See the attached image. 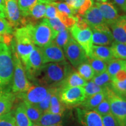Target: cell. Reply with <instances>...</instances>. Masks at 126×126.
I'll list each match as a JSON object with an SVG mask.
<instances>
[{
	"label": "cell",
	"mask_w": 126,
	"mask_h": 126,
	"mask_svg": "<svg viewBox=\"0 0 126 126\" xmlns=\"http://www.w3.org/2000/svg\"><path fill=\"white\" fill-rule=\"evenodd\" d=\"M73 71L67 61L43 64L33 81L47 88H61L67 77Z\"/></svg>",
	"instance_id": "1"
},
{
	"label": "cell",
	"mask_w": 126,
	"mask_h": 126,
	"mask_svg": "<svg viewBox=\"0 0 126 126\" xmlns=\"http://www.w3.org/2000/svg\"><path fill=\"white\" fill-rule=\"evenodd\" d=\"M14 62L8 46L0 43V96L12 92Z\"/></svg>",
	"instance_id": "2"
},
{
	"label": "cell",
	"mask_w": 126,
	"mask_h": 126,
	"mask_svg": "<svg viewBox=\"0 0 126 126\" xmlns=\"http://www.w3.org/2000/svg\"><path fill=\"white\" fill-rule=\"evenodd\" d=\"M14 36L15 39H12L11 45L13 46L22 62L25 65L35 47L32 40L28 25L17 28L14 32Z\"/></svg>",
	"instance_id": "3"
},
{
	"label": "cell",
	"mask_w": 126,
	"mask_h": 126,
	"mask_svg": "<svg viewBox=\"0 0 126 126\" xmlns=\"http://www.w3.org/2000/svg\"><path fill=\"white\" fill-rule=\"evenodd\" d=\"M30 34L34 45L43 47L56 38L57 32L52 29L45 18L37 24H28Z\"/></svg>",
	"instance_id": "4"
},
{
	"label": "cell",
	"mask_w": 126,
	"mask_h": 126,
	"mask_svg": "<svg viewBox=\"0 0 126 126\" xmlns=\"http://www.w3.org/2000/svg\"><path fill=\"white\" fill-rule=\"evenodd\" d=\"M11 47L14 62L12 92L14 94H20L27 91L32 86V84L28 80L21 60L13 46L11 45Z\"/></svg>",
	"instance_id": "5"
},
{
	"label": "cell",
	"mask_w": 126,
	"mask_h": 126,
	"mask_svg": "<svg viewBox=\"0 0 126 126\" xmlns=\"http://www.w3.org/2000/svg\"><path fill=\"white\" fill-rule=\"evenodd\" d=\"M106 98L110 103L111 114L120 126H126V100L113 90L111 87L104 89Z\"/></svg>",
	"instance_id": "6"
},
{
	"label": "cell",
	"mask_w": 126,
	"mask_h": 126,
	"mask_svg": "<svg viewBox=\"0 0 126 126\" xmlns=\"http://www.w3.org/2000/svg\"><path fill=\"white\" fill-rule=\"evenodd\" d=\"M60 98L66 108L79 106L86 98L83 87H70L60 89Z\"/></svg>",
	"instance_id": "7"
},
{
	"label": "cell",
	"mask_w": 126,
	"mask_h": 126,
	"mask_svg": "<svg viewBox=\"0 0 126 126\" xmlns=\"http://www.w3.org/2000/svg\"><path fill=\"white\" fill-rule=\"evenodd\" d=\"M63 48L67 59L74 67L78 68L82 63L88 62L85 51L72 37Z\"/></svg>",
	"instance_id": "8"
},
{
	"label": "cell",
	"mask_w": 126,
	"mask_h": 126,
	"mask_svg": "<svg viewBox=\"0 0 126 126\" xmlns=\"http://www.w3.org/2000/svg\"><path fill=\"white\" fill-rule=\"evenodd\" d=\"M71 36L74 40L82 47L89 57L93 46L92 31L90 28L81 29L76 25L69 29Z\"/></svg>",
	"instance_id": "9"
},
{
	"label": "cell",
	"mask_w": 126,
	"mask_h": 126,
	"mask_svg": "<svg viewBox=\"0 0 126 126\" xmlns=\"http://www.w3.org/2000/svg\"><path fill=\"white\" fill-rule=\"evenodd\" d=\"M5 12L6 18L13 28L28 24L27 20L21 15L17 0H5Z\"/></svg>",
	"instance_id": "10"
},
{
	"label": "cell",
	"mask_w": 126,
	"mask_h": 126,
	"mask_svg": "<svg viewBox=\"0 0 126 126\" xmlns=\"http://www.w3.org/2000/svg\"><path fill=\"white\" fill-rule=\"evenodd\" d=\"M43 59L40 48L35 46L25 64V72L28 79L33 81L37 73L43 65Z\"/></svg>",
	"instance_id": "11"
},
{
	"label": "cell",
	"mask_w": 126,
	"mask_h": 126,
	"mask_svg": "<svg viewBox=\"0 0 126 126\" xmlns=\"http://www.w3.org/2000/svg\"><path fill=\"white\" fill-rule=\"evenodd\" d=\"M50 88L41 85H33L26 92L20 93L19 94L23 101H26L32 105H37L43 100L47 96Z\"/></svg>",
	"instance_id": "12"
},
{
	"label": "cell",
	"mask_w": 126,
	"mask_h": 126,
	"mask_svg": "<svg viewBox=\"0 0 126 126\" xmlns=\"http://www.w3.org/2000/svg\"><path fill=\"white\" fill-rule=\"evenodd\" d=\"M78 122L81 126H104L102 116L94 110L76 109Z\"/></svg>",
	"instance_id": "13"
},
{
	"label": "cell",
	"mask_w": 126,
	"mask_h": 126,
	"mask_svg": "<svg viewBox=\"0 0 126 126\" xmlns=\"http://www.w3.org/2000/svg\"><path fill=\"white\" fill-rule=\"evenodd\" d=\"M40 48L43 56L44 64L65 61V55L61 48L53 42Z\"/></svg>",
	"instance_id": "14"
},
{
	"label": "cell",
	"mask_w": 126,
	"mask_h": 126,
	"mask_svg": "<svg viewBox=\"0 0 126 126\" xmlns=\"http://www.w3.org/2000/svg\"><path fill=\"white\" fill-rule=\"evenodd\" d=\"M82 16L91 29L103 30L109 29L98 8L92 7L84 14Z\"/></svg>",
	"instance_id": "15"
},
{
	"label": "cell",
	"mask_w": 126,
	"mask_h": 126,
	"mask_svg": "<svg viewBox=\"0 0 126 126\" xmlns=\"http://www.w3.org/2000/svg\"><path fill=\"white\" fill-rule=\"evenodd\" d=\"M95 6L101 12L103 19L108 26H111L117 21L120 16L117 9L110 2H96Z\"/></svg>",
	"instance_id": "16"
},
{
	"label": "cell",
	"mask_w": 126,
	"mask_h": 126,
	"mask_svg": "<svg viewBox=\"0 0 126 126\" xmlns=\"http://www.w3.org/2000/svg\"><path fill=\"white\" fill-rule=\"evenodd\" d=\"M48 3L50 2L46 0H38L36 4L31 9L29 15L26 18L28 24L35 25L36 23L34 22L37 20L45 18L46 7Z\"/></svg>",
	"instance_id": "17"
},
{
	"label": "cell",
	"mask_w": 126,
	"mask_h": 126,
	"mask_svg": "<svg viewBox=\"0 0 126 126\" xmlns=\"http://www.w3.org/2000/svg\"><path fill=\"white\" fill-rule=\"evenodd\" d=\"M92 31L93 44L98 46H109L114 42L112 33L109 28L107 29H91Z\"/></svg>",
	"instance_id": "18"
},
{
	"label": "cell",
	"mask_w": 126,
	"mask_h": 126,
	"mask_svg": "<svg viewBox=\"0 0 126 126\" xmlns=\"http://www.w3.org/2000/svg\"><path fill=\"white\" fill-rule=\"evenodd\" d=\"M89 57L100 60L106 62L107 64L114 59L110 47L98 45L92 46Z\"/></svg>",
	"instance_id": "19"
},
{
	"label": "cell",
	"mask_w": 126,
	"mask_h": 126,
	"mask_svg": "<svg viewBox=\"0 0 126 126\" xmlns=\"http://www.w3.org/2000/svg\"><path fill=\"white\" fill-rule=\"evenodd\" d=\"M105 98L106 94L103 90L96 94L86 97L84 101L79 106L81 107L80 108L86 110H94Z\"/></svg>",
	"instance_id": "20"
},
{
	"label": "cell",
	"mask_w": 126,
	"mask_h": 126,
	"mask_svg": "<svg viewBox=\"0 0 126 126\" xmlns=\"http://www.w3.org/2000/svg\"><path fill=\"white\" fill-rule=\"evenodd\" d=\"M60 88H58L52 95L50 105L47 112L53 114H64L66 110L65 105L62 103L60 98L59 92Z\"/></svg>",
	"instance_id": "21"
},
{
	"label": "cell",
	"mask_w": 126,
	"mask_h": 126,
	"mask_svg": "<svg viewBox=\"0 0 126 126\" xmlns=\"http://www.w3.org/2000/svg\"><path fill=\"white\" fill-rule=\"evenodd\" d=\"M15 98V94L12 92L5 93L0 96V116L10 112Z\"/></svg>",
	"instance_id": "22"
},
{
	"label": "cell",
	"mask_w": 126,
	"mask_h": 126,
	"mask_svg": "<svg viewBox=\"0 0 126 126\" xmlns=\"http://www.w3.org/2000/svg\"><path fill=\"white\" fill-rule=\"evenodd\" d=\"M87 82L78 72L72 71L67 77L60 88L62 89L64 88L84 87Z\"/></svg>",
	"instance_id": "23"
},
{
	"label": "cell",
	"mask_w": 126,
	"mask_h": 126,
	"mask_svg": "<svg viewBox=\"0 0 126 126\" xmlns=\"http://www.w3.org/2000/svg\"><path fill=\"white\" fill-rule=\"evenodd\" d=\"M65 115L64 114H53L45 113L41 116L39 123L41 126H50L64 122Z\"/></svg>",
	"instance_id": "24"
},
{
	"label": "cell",
	"mask_w": 126,
	"mask_h": 126,
	"mask_svg": "<svg viewBox=\"0 0 126 126\" xmlns=\"http://www.w3.org/2000/svg\"><path fill=\"white\" fill-rule=\"evenodd\" d=\"M14 116L16 126H31L32 123L26 114L23 103L16 108Z\"/></svg>",
	"instance_id": "25"
},
{
	"label": "cell",
	"mask_w": 126,
	"mask_h": 126,
	"mask_svg": "<svg viewBox=\"0 0 126 126\" xmlns=\"http://www.w3.org/2000/svg\"><path fill=\"white\" fill-rule=\"evenodd\" d=\"M25 111L32 123H37L43 113L34 105H32L26 101L23 102Z\"/></svg>",
	"instance_id": "26"
},
{
	"label": "cell",
	"mask_w": 126,
	"mask_h": 126,
	"mask_svg": "<svg viewBox=\"0 0 126 126\" xmlns=\"http://www.w3.org/2000/svg\"><path fill=\"white\" fill-rule=\"evenodd\" d=\"M92 81L97 85L102 88L103 90L108 88L111 87L112 79L107 71L99 75H94L92 79Z\"/></svg>",
	"instance_id": "27"
},
{
	"label": "cell",
	"mask_w": 126,
	"mask_h": 126,
	"mask_svg": "<svg viewBox=\"0 0 126 126\" xmlns=\"http://www.w3.org/2000/svg\"><path fill=\"white\" fill-rule=\"evenodd\" d=\"M126 61L125 60L113 59V60L108 63L107 66V72L112 78L120 70L126 67Z\"/></svg>",
	"instance_id": "28"
},
{
	"label": "cell",
	"mask_w": 126,
	"mask_h": 126,
	"mask_svg": "<svg viewBox=\"0 0 126 126\" xmlns=\"http://www.w3.org/2000/svg\"><path fill=\"white\" fill-rule=\"evenodd\" d=\"M113 38L116 42L126 45V32L120 24L116 22L110 26Z\"/></svg>",
	"instance_id": "29"
},
{
	"label": "cell",
	"mask_w": 126,
	"mask_h": 126,
	"mask_svg": "<svg viewBox=\"0 0 126 126\" xmlns=\"http://www.w3.org/2000/svg\"><path fill=\"white\" fill-rule=\"evenodd\" d=\"M111 52L114 59L125 60L126 59V45L114 41L111 45Z\"/></svg>",
	"instance_id": "30"
},
{
	"label": "cell",
	"mask_w": 126,
	"mask_h": 126,
	"mask_svg": "<svg viewBox=\"0 0 126 126\" xmlns=\"http://www.w3.org/2000/svg\"><path fill=\"white\" fill-rule=\"evenodd\" d=\"M88 62L92 67L94 75H99L106 71L108 64L105 61L94 58L88 57Z\"/></svg>",
	"instance_id": "31"
},
{
	"label": "cell",
	"mask_w": 126,
	"mask_h": 126,
	"mask_svg": "<svg viewBox=\"0 0 126 126\" xmlns=\"http://www.w3.org/2000/svg\"><path fill=\"white\" fill-rule=\"evenodd\" d=\"M77 72L86 81L92 80L94 76V71L88 62L82 63L79 65Z\"/></svg>",
	"instance_id": "32"
},
{
	"label": "cell",
	"mask_w": 126,
	"mask_h": 126,
	"mask_svg": "<svg viewBox=\"0 0 126 126\" xmlns=\"http://www.w3.org/2000/svg\"><path fill=\"white\" fill-rule=\"evenodd\" d=\"M37 1L38 0H17L18 5L22 17H28L31 9Z\"/></svg>",
	"instance_id": "33"
},
{
	"label": "cell",
	"mask_w": 126,
	"mask_h": 126,
	"mask_svg": "<svg viewBox=\"0 0 126 126\" xmlns=\"http://www.w3.org/2000/svg\"><path fill=\"white\" fill-rule=\"evenodd\" d=\"M70 30L68 29L58 33L56 38L53 41L55 44H56L60 47H64L66 44L69 42V40L72 38Z\"/></svg>",
	"instance_id": "34"
},
{
	"label": "cell",
	"mask_w": 126,
	"mask_h": 126,
	"mask_svg": "<svg viewBox=\"0 0 126 126\" xmlns=\"http://www.w3.org/2000/svg\"><path fill=\"white\" fill-rule=\"evenodd\" d=\"M58 88H50V91L47 94V96L45 97V99L40 103L37 104V105H34L35 106L40 110V111L42 113H45L47 112V110H48L50 105V101H51V98L53 94L56 91V89Z\"/></svg>",
	"instance_id": "35"
},
{
	"label": "cell",
	"mask_w": 126,
	"mask_h": 126,
	"mask_svg": "<svg viewBox=\"0 0 126 126\" xmlns=\"http://www.w3.org/2000/svg\"><path fill=\"white\" fill-rule=\"evenodd\" d=\"M51 3L57 8L59 12H62L63 14H65L71 16H74L77 14L76 11L70 8L65 2L56 1V2H51Z\"/></svg>",
	"instance_id": "36"
},
{
	"label": "cell",
	"mask_w": 126,
	"mask_h": 126,
	"mask_svg": "<svg viewBox=\"0 0 126 126\" xmlns=\"http://www.w3.org/2000/svg\"><path fill=\"white\" fill-rule=\"evenodd\" d=\"M83 88H84L85 92L86 97L91 96L94 95V94H96L97 93L103 91L102 88L97 85L92 80L88 81Z\"/></svg>",
	"instance_id": "37"
},
{
	"label": "cell",
	"mask_w": 126,
	"mask_h": 126,
	"mask_svg": "<svg viewBox=\"0 0 126 126\" xmlns=\"http://www.w3.org/2000/svg\"><path fill=\"white\" fill-rule=\"evenodd\" d=\"M14 28L5 18H0V37L3 36L12 35Z\"/></svg>",
	"instance_id": "38"
},
{
	"label": "cell",
	"mask_w": 126,
	"mask_h": 126,
	"mask_svg": "<svg viewBox=\"0 0 126 126\" xmlns=\"http://www.w3.org/2000/svg\"><path fill=\"white\" fill-rule=\"evenodd\" d=\"M45 19L47 21V22L51 26L52 29L56 31V32L59 33L67 29L65 25L61 21L59 18H54L52 19Z\"/></svg>",
	"instance_id": "39"
},
{
	"label": "cell",
	"mask_w": 126,
	"mask_h": 126,
	"mask_svg": "<svg viewBox=\"0 0 126 126\" xmlns=\"http://www.w3.org/2000/svg\"><path fill=\"white\" fill-rule=\"evenodd\" d=\"M94 110L101 116L110 114L111 113V109L109 102L105 98Z\"/></svg>",
	"instance_id": "40"
},
{
	"label": "cell",
	"mask_w": 126,
	"mask_h": 126,
	"mask_svg": "<svg viewBox=\"0 0 126 126\" xmlns=\"http://www.w3.org/2000/svg\"><path fill=\"white\" fill-rule=\"evenodd\" d=\"M0 126H16L15 116L12 112L0 116Z\"/></svg>",
	"instance_id": "41"
},
{
	"label": "cell",
	"mask_w": 126,
	"mask_h": 126,
	"mask_svg": "<svg viewBox=\"0 0 126 126\" xmlns=\"http://www.w3.org/2000/svg\"><path fill=\"white\" fill-rule=\"evenodd\" d=\"M57 18H59L62 22L65 25L67 29H70L75 24V19L74 16L67 15L65 14H63L62 12L59 11Z\"/></svg>",
	"instance_id": "42"
},
{
	"label": "cell",
	"mask_w": 126,
	"mask_h": 126,
	"mask_svg": "<svg viewBox=\"0 0 126 126\" xmlns=\"http://www.w3.org/2000/svg\"><path fill=\"white\" fill-rule=\"evenodd\" d=\"M111 88L115 92L123 97L126 92V79L121 82H111Z\"/></svg>",
	"instance_id": "43"
},
{
	"label": "cell",
	"mask_w": 126,
	"mask_h": 126,
	"mask_svg": "<svg viewBox=\"0 0 126 126\" xmlns=\"http://www.w3.org/2000/svg\"><path fill=\"white\" fill-rule=\"evenodd\" d=\"M58 14H59V11L55 6L53 5L51 2L47 4L45 18L52 19L57 18Z\"/></svg>",
	"instance_id": "44"
},
{
	"label": "cell",
	"mask_w": 126,
	"mask_h": 126,
	"mask_svg": "<svg viewBox=\"0 0 126 126\" xmlns=\"http://www.w3.org/2000/svg\"><path fill=\"white\" fill-rule=\"evenodd\" d=\"M102 119L104 126H120L111 113L102 116Z\"/></svg>",
	"instance_id": "45"
},
{
	"label": "cell",
	"mask_w": 126,
	"mask_h": 126,
	"mask_svg": "<svg viewBox=\"0 0 126 126\" xmlns=\"http://www.w3.org/2000/svg\"><path fill=\"white\" fill-rule=\"evenodd\" d=\"M64 1L70 8L77 11L82 7L85 0H64Z\"/></svg>",
	"instance_id": "46"
},
{
	"label": "cell",
	"mask_w": 126,
	"mask_h": 126,
	"mask_svg": "<svg viewBox=\"0 0 126 126\" xmlns=\"http://www.w3.org/2000/svg\"><path fill=\"white\" fill-rule=\"evenodd\" d=\"M94 1L92 0H85L82 7L77 11V14L79 15L83 16L88 9L92 7Z\"/></svg>",
	"instance_id": "47"
},
{
	"label": "cell",
	"mask_w": 126,
	"mask_h": 126,
	"mask_svg": "<svg viewBox=\"0 0 126 126\" xmlns=\"http://www.w3.org/2000/svg\"><path fill=\"white\" fill-rule=\"evenodd\" d=\"M126 79V67L120 70L112 78V82H121Z\"/></svg>",
	"instance_id": "48"
},
{
	"label": "cell",
	"mask_w": 126,
	"mask_h": 126,
	"mask_svg": "<svg viewBox=\"0 0 126 126\" xmlns=\"http://www.w3.org/2000/svg\"><path fill=\"white\" fill-rule=\"evenodd\" d=\"M116 22L122 25V27L123 28L124 31L126 32V15L119 16V18H118V19Z\"/></svg>",
	"instance_id": "49"
},
{
	"label": "cell",
	"mask_w": 126,
	"mask_h": 126,
	"mask_svg": "<svg viewBox=\"0 0 126 126\" xmlns=\"http://www.w3.org/2000/svg\"><path fill=\"white\" fill-rule=\"evenodd\" d=\"M114 1L123 10L126 11V0H114Z\"/></svg>",
	"instance_id": "50"
},
{
	"label": "cell",
	"mask_w": 126,
	"mask_h": 126,
	"mask_svg": "<svg viewBox=\"0 0 126 126\" xmlns=\"http://www.w3.org/2000/svg\"><path fill=\"white\" fill-rule=\"evenodd\" d=\"M6 18L5 12V9H0V18Z\"/></svg>",
	"instance_id": "51"
},
{
	"label": "cell",
	"mask_w": 126,
	"mask_h": 126,
	"mask_svg": "<svg viewBox=\"0 0 126 126\" xmlns=\"http://www.w3.org/2000/svg\"><path fill=\"white\" fill-rule=\"evenodd\" d=\"M0 9H5V0H0Z\"/></svg>",
	"instance_id": "52"
},
{
	"label": "cell",
	"mask_w": 126,
	"mask_h": 126,
	"mask_svg": "<svg viewBox=\"0 0 126 126\" xmlns=\"http://www.w3.org/2000/svg\"><path fill=\"white\" fill-rule=\"evenodd\" d=\"M50 126H64V122H63V123H61L54 124V125H52Z\"/></svg>",
	"instance_id": "53"
},
{
	"label": "cell",
	"mask_w": 126,
	"mask_h": 126,
	"mask_svg": "<svg viewBox=\"0 0 126 126\" xmlns=\"http://www.w3.org/2000/svg\"><path fill=\"white\" fill-rule=\"evenodd\" d=\"M31 126H41L39 123H32Z\"/></svg>",
	"instance_id": "54"
},
{
	"label": "cell",
	"mask_w": 126,
	"mask_h": 126,
	"mask_svg": "<svg viewBox=\"0 0 126 126\" xmlns=\"http://www.w3.org/2000/svg\"><path fill=\"white\" fill-rule=\"evenodd\" d=\"M70 126H81V125H80L79 123L78 122V123H76V124H71V125Z\"/></svg>",
	"instance_id": "55"
},
{
	"label": "cell",
	"mask_w": 126,
	"mask_h": 126,
	"mask_svg": "<svg viewBox=\"0 0 126 126\" xmlns=\"http://www.w3.org/2000/svg\"><path fill=\"white\" fill-rule=\"evenodd\" d=\"M47 1H48V2H56V1H58V0H46Z\"/></svg>",
	"instance_id": "56"
},
{
	"label": "cell",
	"mask_w": 126,
	"mask_h": 126,
	"mask_svg": "<svg viewBox=\"0 0 126 126\" xmlns=\"http://www.w3.org/2000/svg\"><path fill=\"white\" fill-rule=\"evenodd\" d=\"M96 1H101V2H106L108 0H96Z\"/></svg>",
	"instance_id": "57"
},
{
	"label": "cell",
	"mask_w": 126,
	"mask_h": 126,
	"mask_svg": "<svg viewBox=\"0 0 126 126\" xmlns=\"http://www.w3.org/2000/svg\"><path fill=\"white\" fill-rule=\"evenodd\" d=\"M123 97L124 99H125L126 100V93L125 94H124V96H123Z\"/></svg>",
	"instance_id": "58"
},
{
	"label": "cell",
	"mask_w": 126,
	"mask_h": 126,
	"mask_svg": "<svg viewBox=\"0 0 126 126\" xmlns=\"http://www.w3.org/2000/svg\"><path fill=\"white\" fill-rule=\"evenodd\" d=\"M125 60H126V59H125Z\"/></svg>",
	"instance_id": "59"
}]
</instances>
